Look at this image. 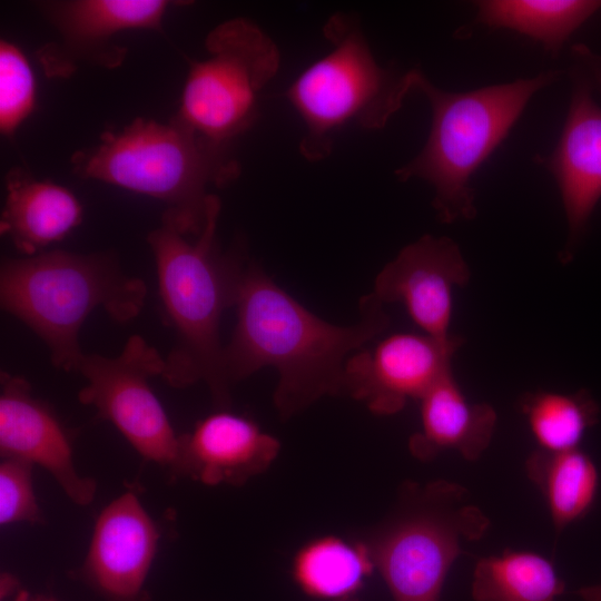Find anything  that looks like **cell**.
Here are the masks:
<instances>
[{"mask_svg":"<svg viewBox=\"0 0 601 601\" xmlns=\"http://www.w3.org/2000/svg\"><path fill=\"white\" fill-rule=\"evenodd\" d=\"M366 544L335 535L304 544L292 562L298 589L317 601H356L355 597L374 570Z\"/></svg>","mask_w":601,"mask_h":601,"instance_id":"cell-20","label":"cell"},{"mask_svg":"<svg viewBox=\"0 0 601 601\" xmlns=\"http://www.w3.org/2000/svg\"><path fill=\"white\" fill-rule=\"evenodd\" d=\"M14 601H58L55 597L49 594H30L26 591H19Z\"/></svg>","mask_w":601,"mask_h":601,"instance_id":"cell-27","label":"cell"},{"mask_svg":"<svg viewBox=\"0 0 601 601\" xmlns=\"http://www.w3.org/2000/svg\"><path fill=\"white\" fill-rule=\"evenodd\" d=\"M36 106L32 68L19 47L0 41V131L12 136Z\"/></svg>","mask_w":601,"mask_h":601,"instance_id":"cell-24","label":"cell"},{"mask_svg":"<svg viewBox=\"0 0 601 601\" xmlns=\"http://www.w3.org/2000/svg\"><path fill=\"white\" fill-rule=\"evenodd\" d=\"M462 339L427 334L395 333L374 347L348 356L343 392L362 401L375 414L393 415L420 400L445 374Z\"/></svg>","mask_w":601,"mask_h":601,"instance_id":"cell-13","label":"cell"},{"mask_svg":"<svg viewBox=\"0 0 601 601\" xmlns=\"http://www.w3.org/2000/svg\"><path fill=\"white\" fill-rule=\"evenodd\" d=\"M582 601H601V583L582 585L573 592Z\"/></svg>","mask_w":601,"mask_h":601,"instance_id":"cell-26","label":"cell"},{"mask_svg":"<svg viewBox=\"0 0 601 601\" xmlns=\"http://www.w3.org/2000/svg\"><path fill=\"white\" fill-rule=\"evenodd\" d=\"M164 367L165 357L141 336L132 335L117 356L83 354L75 372L86 380L79 402L92 406L141 457L169 474L179 435L149 383L151 377H161Z\"/></svg>","mask_w":601,"mask_h":601,"instance_id":"cell-9","label":"cell"},{"mask_svg":"<svg viewBox=\"0 0 601 601\" xmlns=\"http://www.w3.org/2000/svg\"><path fill=\"white\" fill-rule=\"evenodd\" d=\"M469 279L470 268L455 242L425 235L385 265L372 294L383 304L402 303L422 333L447 339L453 336L454 292Z\"/></svg>","mask_w":601,"mask_h":601,"instance_id":"cell-15","label":"cell"},{"mask_svg":"<svg viewBox=\"0 0 601 601\" xmlns=\"http://www.w3.org/2000/svg\"><path fill=\"white\" fill-rule=\"evenodd\" d=\"M573 53L568 116L554 151L543 160L556 180L568 221L566 260L601 199V107L593 99V91L601 90V57L581 46Z\"/></svg>","mask_w":601,"mask_h":601,"instance_id":"cell-10","label":"cell"},{"mask_svg":"<svg viewBox=\"0 0 601 601\" xmlns=\"http://www.w3.org/2000/svg\"><path fill=\"white\" fill-rule=\"evenodd\" d=\"M33 467L29 462L2 457L0 462V524H42L45 515L33 486Z\"/></svg>","mask_w":601,"mask_h":601,"instance_id":"cell-25","label":"cell"},{"mask_svg":"<svg viewBox=\"0 0 601 601\" xmlns=\"http://www.w3.org/2000/svg\"><path fill=\"white\" fill-rule=\"evenodd\" d=\"M477 20L541 41L558 52L569 37L601 9L598 0H485L476 2Z\"/></svg>","mask_w":601,"mask_h":601,"instance_id":"cell-22","label":"cell"},{"mask_svg":"<svg viewBox=\"0 0 601 601\" xmlns=\"http://www.w3.org/2000/svg\"><path fill=\"white\" fill-rule=\"evenodd\" d=\"M324 35L331 50L286 91L305 127L300 154L311 161L326 158L335 135L347 126L383 128L413 90L412 70L396 75L381 67L352 16L333 14Z\"/></svg>","mask_w":601,"mask_h":601,"instance_id":"cell-7","label":"cell"},{"mask_svg":"<svg viewBox=\"0 0 601 601\" xmlns=\"http://www.w3.org/2000/svg\"><path fill=\"white\" fill-rule=\"evenodd\" d=\"M420 402V430L408 440L411 454L430 462L445 451L477 461L491 444L497 414L489 403L471 402L452 372L439 380Z\"/></svg>","mask_w":601,"mask_h":601,"instance_id":"cell-17","label":"cell"},{"mask_svg":"<svg viewBox=\"0 0 601 601\" xmlns=\"http://www.w3.org/2000/svg\"><path fill=\"white\" fill-rule=\"evenodd\" d=\"M0 231L23 256H33L66 238L82 220L75 194L50 180H38L22 168L6 178Z\"/></svg>","mask_w":601,"mask_h":601,"instance_id":"cell-18","label":"cell"},{"mask_svg":"<svg viewBox=\"0 0 601 601\" xmlns=\"http://www.w3.org/2000/svg\"><path fill=\"white\" fill-rule=\"evenodd\" d=\"M160 530L128 487L98 514L82 563L70 577L102 601H151L147 581Z\"/></svg>","mask_w":601,"mask_h":601,"instance_id":"cell-12","label":"cell"},{"mask_svg":"<svg viewBox=\"0 0 601 601\" xmlns=\"http://www.w3.org/2000/svg\"><path fill=\"white\" fill-rule=\"evenodd\" d=\"M207 56L190 61L176 120L205 139L229 147L258 115L262 90L277 73L280 53L256 23L235 18L206 37Z\"/></svg>","mask_w":601,"mask_h":601,"instance_id":"cell-8","label":"cell"},{"mask_svg":"<svg viewBox=\"0 0 601 601\" xmlns=\"http://www.w3.org/2000/svg\"><path fill=\"white\" fill-rule=\"evenodd\" d=\"M220 200L216 196L199 235L189 236L168 220L147 237L154 255L159 296L175 339L161 378L175 388L204 382L218 406L229 404L219 324L235 305L245 264L238 249L223 252L217 239Z\"/></svg>","mask_w":601,"mask_h":601,"instance_id":"cell-2","label":"cell"},{"mask_svg":"<svg viewBox=\"0 0 601 601\" xmlns=\"http://www.w3.org/2000/svg\"><path fill=\"white\" fill-rule=\"evenodd\" d=\"M490 525L461 484L406 482L363 542L394 601H440L462 543L481 540Z\"/></svg>","mask_w":601,"mask_h":601,"instance_id":"cell-6","label":"cell"},{"mask_svg":"<svg viewBox=\"0 0 601 601\" xmlns=\"http://www.w3.org/2000/svg\"><path fill=\"white\" fill-rule=\"evenodd\" d=\"M229 147L214 144L173 118L167 124L137 118L71 157L75 174L165 204L162 218L197 236L206 225L220 188L234 181L240 166Z\"/></svg>","mask_w":601,"mask_h":601,"instance_id":"cell-3","label":"cell"},{"mask_svg":"<svg viewBox=\"0 0 601 601\" xmlns=\"http://www.w3.org/2000/svg\"><path fill=\"white\" fill-rule=\"evenodd\" d=\"M146 295L145 282L126 275L110 254L51 250L1 263L2 309L27 325L66 372H75L85 354L79 332L93 311L125 323L138 316Z\"/></svg>","mask_w":601,"mask_h":601,"instance_id":"cell-4","label":"cell"},{"mask_svg":"<svg viewBox=\"0 0 601 601\" xmlns=\"http://www.w3.org/2000/svg\"><path fill=\"white\" fill-rule=\"evenodd\" d=\"M0 456L41 466L79 506L96 496V481L76 466L71 436L53 408L20 375L0 373Z\"/></svg>","mask_w":601,"mask_h":601,"instance_id":"cell-14","label":"cell"},{"mask_svg":"<svg viewBox=\"0 0 601 601\" xmlns=\"http://www.w3.org/2000/svg\"><path fill=\"white\" fill-rule=\"evenodd\" d=\"M520 410L538 449L561 452L579 449L587 432L597 425L601 408L587 390L565 394L551 391L526 393Z\"/></svg>","mask_w":601,"mask_h":601,"instance_id":"cell-23","label":"cell"},{"mask_svg":"<svg viewBox=\"0 0 601 601\" xmlns=\"http://www.w3.org/2000/svg\"><path fill=\"white\" fill-rule=\"evenodd\" d=\"M279 447L250 418L220 410L179 435L169 475L206 485L242 486L270 466Z\"/></svg>","mask_w":601,"mask_h":601,"instance_id":"cell-16","label":"cell"},{"mask_svg":"<svg viewBox=\"0 0 601 601\" xmlns=\"http://www.w3.org/2000/svg\"><path fill=\"white\" fill-rule=\"evenodd\" d=\"M234 307L237 323L223 354L225 382L230 390L259 368L275 367L279 380L274 404L282 418L325 395L342 393L347 355L390 324L383 303L373 294L361 298V318L355 325L329 324L252 263L243 272Z\"/></svg>","mask_w":601,"mask_h":601,"instance_id":"cell-1","label":"cell"},{"mask_svg":"<svg viewBox=\"0 0 601 601\" xmlns=\"http://www.w3.org/2000/svg\"><path fill=\"white\" fill-rule=\"evenodd\" d=\"M565 582L549 558L530 550L505 549L475 562L473 601H556Z\"/></svg>","mask_w":601,"mask_h":601,"instance_id":"cell-21","label":"cell"},{"mask_svg":"<svg viewBox=\"0 0 601 601\" xmlns=\"http://www.w3.org/2000/svg\"><path fill=\"white\" fill-rule=\"evenodd\" d=\"M175 4L167 0H63L39 2L59 38L37 56L48 77L66 78L80 62L117 68L127 48L114 42L128 30H161L164 17Z\"/></svg>","mask_w":601,"mask_h":601,"instance_id":"cell-11","label":"cell"},{"mask_svg":"<svg viewBox=\"0 0 601 601\" xmlns=\"http://www.w3.org/2000/svg\"><path fill=\"white\" fill-rule=\"evenodd\" d=\"M524 469L543 496L558 535L593 508L600 474L593 459L580 447L561 452L536 449L526 457Z\"/></svg>","mask_w":601,"mask_h":601,"instance_id":"cell-19","label":"cell"},{"mask_svg":"<svg viewBox=\"0 0 601 601\" xmlns=\"http://www.w3.org/2000/svg\"><path fill=\"white\" fill-rule=\"evenodd\" d=\"M413 90L428 100L432 126L422 151L396 170L400 180L421 178L434 189L433 206L444 223L475 216L471 178L505 139L530 98L553 82L558 71L534 78L449 92L412 69Z\"/></svg>","mask_w":601,"mask_h":601,"instance_id":"cell-5","label":"cell"}]
</instances>
